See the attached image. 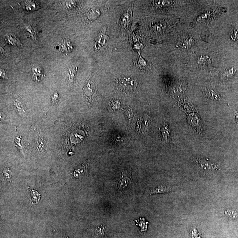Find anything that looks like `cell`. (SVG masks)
Masks as SVG:
<instances>
[{
    "label": "cell",
    "instance_id": "cell-10",
    "mask_svg": "<svg viewBox=\"0 0 238 238\" xmlns=\"http://www.w3.org/2000/svg\"><path fill=\"white\" fill-rule=\"evenodd\" d=\"M136 224L140 227L141 232H145L147 230V224L149 222L146 221L144 218H140L139 220H136Z\"/></svg>",
    "mask_w": 238,
    "mask_h": 238
},
{
    "label": "cell",
    "instance_id": "cell-15",
    "mask_svg": "<svg viewBox=\"0 0 238 238\" xmlns=\"http://www.w3.org/2000/svg\"><path fill=\"white\" fill-rule=\"evenodd\" d=\"M59 96L58 93L55 92L53 93V95L51 96L52 102L53 103H56L58 102L59 101Z\"/></svg>",
    "mask_w": 238,
    "mask_h": 238
},
{
    "label": "cell",
    "instance_id": "cell-7",
    "mask_svg": "<svg viewBox=\"0 0 238 238\" xmlns=\"http://www.w3.org/2000/svg\"><path fill=\"white\" fill-rule=\"evenodd\" d=\"M28 188L31 192V202L32 204H36L38 203L40 199L41 195L35 189H31L29 187Z\"/></svg>",
    "mask_w": 238,
    "mask_h": 238
},
{
    "label": "cell",
    "instance_id": "cell-4",
    "mask_svg": "<svg viewBox=\"0 0 238 238\" xmlns=\"http://www.w3.org/2000/svg\"><path fill=\"white\" fill-rule=\"evenodd\" d=\"M57 46V49L64 53H68L73 49V46L71 44V42L66 39L59 42Z\"/></svg>",
    "mask_w": 238,
    "mask_h": 238
},
{
    "label": "cell",
    "instance_id": "cell-8",
    "mask_svg": "<svg viewBox=\"0 0 238 238\" xmlns=\"http://www.w3.org/2000/svg\"><path fill=\"white\" fill-rule=\"evenodd\" d=\"M134 63L137 68L141 69L146 68L147 66V61H145V59H143L140 55L138 56L137 59L134 60Z\"/></svg>",
    "mask_w": 238,
    "mask_h": 238
},
{
    "label": "cell",
    "instance_id": "cell-2",
    "mask_svg": "<svg viewBox=\"0 0 238 238\" xmlns=\"http://www.w3.org/2000/svg\"><path fill=\"white\" fill-rule=\"evenodd\" d=\"M83 90L84 95L90 101L96 94V86L94 83L90 80H87Z\"/></svg>",
    "mask_w": 238,
    "mask_h": 238
},
{
    "label": "cell",
    "instance_id": "cell-12",
    "mask_svg": "<svg viewBox=\"0 0 238 238\" xmlns=\"http://www.w3.org/2000/svg\"><path fill=\"white\" fill-rule=\"evenodd\" d=\"M7 42L8 43L12 45H17L19 46L21 45L20 41L17 38L13 36H10L7 37Z\"/></svg>",
    "mask_w": 238,
    "mask_h": 238
},
{
    "label": "cell",
    "instance_id": "cell-17",
    "mask_svg": "<svg viewBox=\"0 0 238 238\" xmlns=\"http://www.w3.org/2000/svg\"><path fill=\"white\" fill-rule=\"evenodd\" d=\"M0 76L3 78H6V73L4 69H1V74H0Z\"/></svg>",
    "mask_w": 238,
    "mask_h": 238
},
{
    "label": "cell",
    "instance_id": "cell-14",
    "mask_svg": "<svg viewBox=\"0 0 238 238\" xmlns=\"http://www.w3.org/2000/svg\"><path fill=\"white\" fill-rule=\"evenodd\" d=\"M154 3L157 6L159 7H165L166 6H169L170 5L173 4V2L172 1H154Z\"/></svg>",
    "mask_w": 238,
    "mask_h": 238
},
{
    "label": "cell",
    "instance_id": "cell-6",
    "mask_svg": "<svg viewBox=\"0 0 238 238\" xmlns=\"http://www.w3.org/2000/svg\"><path fill=\"white\" fill-rule=\"evenodd\" d=\"M14 105L20 114H24L26 113V107L22 99L19 97H15V100H14Z\"/></svg>",
    "mask_w": 238,
    "mask_h": 238
},
{
    "label": "cell",
    "instance_id": "cell-1",
    "mask_svg": "<svg viewBox=\"0 0 238 238\" xmlns=\"http://www.w3.org/2000/svg\"><path fill=\"white\" fill-rule=\"evenodd\" d=\"M118 86L124 91H131L133 90L136 86L134 80L130 77H122L118 80Z\"/></svg>",
    "mask_w": 238,
    "mask_h": 238
},
{
    "label": "cell",
    "instance_id": "cell-5",
    "mask_svg": "<svg viewBox=\"0 0 238 238\" xmlns=\"http://www.w3.org/2000/svg\"><path fill=\"white\" fill-rule=\"evenodd\" d=\"M173 188L170 186L165 185H160L157 186L155 188H152L149 191V194L150 195L153 194H162L169 192L172 191Z\"/></svg>",
    "mask_w": 238,
    "mask_h": 238
},
{
    "label": "cell",
    "instance_id": "cell-13",
    "mask_svg": "<svg viewBox=\"0 0 238 238\" xmlns=\"http://www.w3.org/2000/svg\"><path fill=\"white\" fill-rule=\"evenodd\" d=\"M2 173L5 180L7 182L10 183L11 182V178L12 175L11 171L9 169V168H6L3 171Z\"/></svg>",
    "mask_w": 238,
    "mask_h": 238
},
{
    "label": "cell",
    "instance_id": "cell-11",
    "mask_svg": "<svg viewBox=\"0 0 238 238\" xmlns=\"http://www.w3.org/2000/svg\"><path fill=\"white\" fill-rule=\"evenodd\" d=\"M26 31L28 32L29 36L33 39H36L37 38V32L36 28L31 25H28L25 27Z\"/></svg>",
    "mask_w": 238,
    "mask_h": 238
},
{
    "label": "cell",
    "instance_id": "cell-9",
    "mask_svg": "<svg viewBox=\"0 0 238 238\" xmlns=\"http://www.w3.org/2000/svg\"><path fill=\"white\" fill-rule=\"evenodd\" d=\"M77 67L75 68H69L68 70V75H69V81L71 83H73L75 80V78L76 76L77 72Z\"/></svg>",
    "mask_w": 238,
    "mask_h": 238
},
{
    "label": "cell",
    "instance_id": "cell-3",
    "mask_svg": "<svg viewBox=\"0 0 238 238\" xmlns=\"http://www.w3.org/2000/svg\"><path fill=\"white\" fill-rule=\"evenodd\" d=\"M131 183V178L130 175L127 172H124L122 173L121 179L118 183V188L120 191L123 192Z\"/></svg>",
    "mask_w": 238,
    "mask_h": 238
},
{
    "label": "cell",
    "instance_id": "cell-16",
    "mask_svg": "<svg viewBox=\"0 0 238 238\" xmlns=\"http://www.w3.org/2000/svg\"><path fill=\"white\" fill-rule=\"evenodd\" d=\"M95 233L97 235H104L105 233V228L102 227V226L98 227L97 229H95Z\"/></svg>",
    "mask_w": 238,
    "mask_h": 238
}]
</instances>
